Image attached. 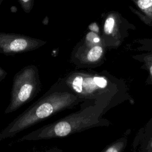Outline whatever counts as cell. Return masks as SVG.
<instances>
[{
    "mask_svg": "<svg viewBox=\"0 0 152 152\" xmlns=\"http://www.w3.org/2000/svg\"><path fill=\"white\" fill-rule=\"evenodd\" d=\"M59 78L84 102L97 105L106 112L129 98L124 81L106 71H74Z\"/></svg>",
    "mask_w": 152,
    "mask_h": 152,
    "instance_id": "cell-1",
    "label": "cell"
},
{
    "mask_svg": "<svg viewBox=\"0 0 152 152\" xmlns=\"http://www.w3.org/2000/svg\"><path fill=\"white\" fill-rule=\"evenodd\" d=\"M137 137L140 152H152V117Z\"/></svg>",
    "mask_w": 152,
    "mask_h": 152,
    "instance_id": "cell-9",
    "label": "cell"
},
{
    "mask_svg": "<svg viewBox=\"0 0 152 152\" xmlns=\"http://www.w3.org/2000/svg\"><path fill=\"white\" fill-rule=\"evenodd\" d=\"M18 2L26 13H29L34 5V0H18Z\"/></svg>",
    "mask_w": 152,
    "mask_h": 152,
    "instance_id": "cell-13",
    "label": "cell"
},
{
    "mask_svg": "<svg viewBox=\"0 0 152 152\" xmlns=\"http://www.w3.org/2000/svg\"><path fill=\"white\" fill-rule=\"evenodd\" d=\"M41 90V82L38 68L28 65L18 71L14 76L10 100L5 110L8 114L31 101Z\"/></svg>",
    "mask_w": 152,
    "mask_h": 152,
    "instance_id": "cell-4",
    "label": "cell"
},
{
    "mask_svg": "<svg viewBox=\"0 0 152 152\" xmlns=\"http://www.w3.org/2000/svg\"><path fill=\"white\" fill-rule=\"evenodd\" d=\"M106 48L102 44L88 45L81 40L74 47L69 61L79 68H93L104 61Z\"/></svg>",
    "mask_w": 152,
    "mask_h": 152,
    "instance_id": "cell-6",
    "label": "cell"
},
{
    "mask_svg": "<svg viewBox=\"0 0 152 152\" xmlns=\"http://www.w3.org/2000/svg\"><path fill=\"white\" fill-rule=\"evenodd\" d=\"M59 152H62V151L61 150H59Z\"/></svg>",
    "mask_w": 152,
    "mask_h": 152,
    "instance_id": "cell-18",
    "label": "cell"
},
{
    "mask_svg": "<svg viewBox=\"0 0 152 152\" xmlns=\"http://www.w3.org/2000/svg\"><path fill=\"white\" fill-rule=\"evenodd\" d=\"M135 26L117 11H111L105 14L100 36L102 43L106 49H116L129 36V30Z\"/></svg>",
    "mask_w": 152,
    "mask_h": 152,
    "instance_id": "cell-5",
    "label": "cell"
},
{
    "mask_svg": "<svg viewBox=\"0 0 152 152\" xmlns=\"http://www.w3.org/2000/svg\"><path fill=\"white\" fill-rule=\"evenodd\" d=\"M127 138L122 137L107 146L103 152H122L125 148Z\"/></svg>",
    "mask_w": 152,
    "mask_h": 152,
    "instance_id": "cell-11",
    "label": "cell"
},
{
    "mask_svg": "<svg viewBox=\"0 0 152 152\" xmlns=\"http://www.w3.org/2000/svg\"><path fill=\"white\" fill-rule=\"evenodd\" d=\"M105 113L100 106L88 102H83L79 110L34 130L20 138L18 141L62 138L94 127L107 126L109 122L102 118Z\"/></svg>",
    "mask_w": 152,
    "mask_h": 152,
    "instance_id": "cell-3",
    "label": "cell"
},
{
    "mask_svg": "<svg viewBox=\"0 0 152 152\" xmlns=\"http://www.w3.org/2000/svg\"><path fill=\"white\" fill-rule=\"evenodd\" d=\"M132 58L143 64L142 68L148 70L149 72L147 84H152V52L135 55L132 56Z\"/></svg>",
    "mask_w": 152,
    "mask_h": 152,
    "instance_id": "cell-10",
    "label": "cell"
},
{
    "mask_svg": "<svg viewBox=\"0 0 152 152\" xmlns=\"http://www.w3.org/2000/svg\"><path fill=\"white\" fill-rule=\"evenodd\" d=\"M83 102L58 78L43 95L0 132V141L14 137L34 124Z\"/></svg>",
    "mask_w": 152,
    "mask_h": 152,
    "instance_id": "cell-2",
    "label": "cell"
},
{
    "mask_svg": "<svg viewBox=\"0 0 152 152\" xmlns=\"http://www.w3.org/2000/svg\"><path fill=\"white\" fill-rule=\"evenodd\" d=\"M36 152H40V151H36ZM44 152H48V151H44Z\"/></svg>",
    "mask_w": 152,
    "mask_h": 152,
    "instance_id": "cell-17",
    "label": "cell"
},
{
    "mask_svg": "<svg viewBox=\"0 0 152 152\" xmlns=\"http://www.w3.org/2000/svg\"><path fill=\"white\" fill-rule=\"evenodd\" d=\"M2 1H3V0H0V5H1V4H2Z\"/></svg>",
    "mask_w": 152,
    "mask_h": 152,
    "instance_id": "cell-16",
    "label": "cell"
},
{
    "mask_svg": "<svg viewBox=\"0 0 152 152\" xmlns=\"http://www.w3.org/2000/svg\"><path fill=\"white\" fill-rule=\"evenodd\" d=\"M88 28L90 31H93V32H95L96 33H98V34H100V30H99V27L98 26V25L96 23H91L90 24L89 26H88Z\"/></svg>",
    "mask_w": 152,
    "mask_h": 152,
    "instance_id": "cell-14",
    "label": "cell"
},
{
    "mask_svg": "<svg viewBox=\"0 0 152 152\" xmlns=\"http://www.w3.org/2000/svg\"><path fill=\"white\" fill-rule=\"evenodd\" d=\"M137 9L129 6L130 10L145 25L152 27V0H131Z\"/></svg>",
    "mask_w": 152,
    "mask_h": 152,
    "instance_id": "cell-8",
    "label": "cell"
},
{
    "mask_svg": "<svg viewBox=\"0 0 152 152\" xmlns=\"http://www.w3.org/2000/svg\"><path fill=\"white\" fill-rule=\"evenodd\" d=\"M7 72L3 68L0 66V82L4 80L7 75Z\"/></svg>",
    "mask_w": 152,
    "mask_h": 152,
    "instance_id": "cell-15",
    "label": "cell"
},
{
    "mask_svg": "<svg viewBox=\"0 0 152 152\" xmlns=\"http://www.w3.org/2000/svg\"><path fill=\"white\" fill-rule=\"evenodd\" d=\"M46 42L30 36L0 32V53L13 55L37 49Z\"/></svg>",
    "mask_w": 152,
    "mask_h": 152,
    "instance_id": "cell-7",
    "label": "cell"
},
{
    "mask_svg": "<svg viewBox=\"0 0 152 152\" xmlns=\"http://www.w3.org/2000/svg\"><path fill=\"white\" fill-rule=\"evenodd\" d=\"M134 42L139 45L136 48V50L138 51L152 52V37L138 39L135 40Z\"/></svg>",
    "mask_w": 152,
    "mask_h": 152,
    "instance_id": "cell-12",
    "label": "cell"
}]
</instances>
